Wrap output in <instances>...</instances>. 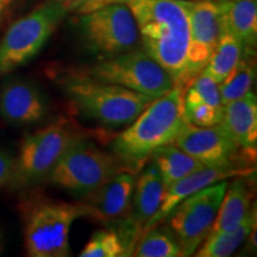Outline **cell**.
<instances>
[{
  "instance_id": "obj_4",
  "label": "cell",
  "mask_w": 257,
  "mask_h": 257,
  "mask_svg": "<svg viewBox=\"0 0 257 257\" xmlns=\"http://www.w3.org/2000/svg\"><path fill=\"white\" fill-rule=\"evenodd\" d=\"M64 93L78 110L105 126L130 124L154 99L123 86L85 78L68 70L60 79Z\"/></svg>"
},
{
  "instance_id": "obj_15",
  "label": "cell",
  "mask_w": 257,
  "mask_h": 257,
  "mask_svg": "<svg viewBox=\"0 0 257 257\" xmlns=\"http://www.w3.org/2000/svg\"><path fill=\"white\" fill-rule=\"evenodd\" d=\"M253 168L246 166H224V167H201L191 174L179 180L172 187H169L163 194L162 202L155 216L144 225L143 231L162 224L174 208L189 195L207 187V186L224 181L232 176H249Z\"/></svg>"
},
{
  "instance_id": "obj_28",
  "label": "cell",
  "mask_w": 257,
  "mask_h": 257,
  "mask_svg": "<svg viewBox=\"0 0 257 257\" xmlns=\"http://www.w3.org/2000/svg\"><path fill=\"white\" fill-rule=\"evenodd\" d=\"M16 175V159L0 149V188L14 187Z\"/></svg>"
},
{
  "instance_id": "obj_6",
  "label": "cell",
  "mask_w": 257,
  "mask_h": 257,
  "mask_svg": "<svg viewBox=\"0 0 257 257\" xmlns=\"http://www.w3.org/2000/svg\"><path fill=\"white\" fill-rule=\"evenodd\" d=\"M70 72L96 81L123 86L153 99L165 95L174 87L172 76L143 48H135L119 55L101 59L92 66L73 68Z\"/></svg>"
},
{
  "instance_id": "obj_24",
  "label": "cell",
  "mask_w": 257,
  "mask_h": 257,
  "mask_svg": "<svg viewBox=\"0 0 257 257\" xmlns=\"http://www.w3.org/2000/svg\"><path fill=\"white\" fill-rule=\"evenodd\" d=\"M256 69L252 57H242L232 73L219 83V92L221 104L242 98L246 93L251 91L255 81Z\"/></svg>"
},
{
  "instance_id": "obj_32",
  "label": "cell",
  "mask_w": 257,
  "mask_h": 257,
  "mask_svg": "<svg viewBox=\"0 0 257 257\" xmlns=\"http://www.w3.org/2000/svg\"><path fill=\"white\" fill-rule=\"evenodd\" d=\"M181 2H186V0H181Z\"/></svg>"
},
{
  "instance_id": "obj_27",
  "label": "cell",
  "mask_w": 257,
  "mask_h": 257,
  "mask_svg": "<svg viewBox=\"0 0 257 257\" xmlns=\"http://www.w3.org/2000/svg\"><path fill=\"white\" fill-rule=\"evenodd\" d=\"M184 117L186 123L195 126H211L220 123L223 117V106L216 107L204 102H184Z\"/></svg>"
},
{
  "instance_id": "obj_29",
  "label": "cell",
  "mask_w": 257,
  "mask_h": 257,
  "mask_svg": "<svg viewBox=\"0 0 257 257\" xmlns=\"http://www.w3.org/2000/svg\"><path fill=\"white\" fill-rule=\"evenodd\" d=\"M16 0H0V24L9 17Z\"/></svg>"
},
{
  "instance_id": "obj_23",
  "label": "cell",
  "mask_w": 257,
  "mask_h": 257,
  "mask_svg": "<svg viewBox=\"0 0 257 257\" xmlns=\"http://www.w3.org/2000/svg\"><path fill=\"white\" fill-rule=\"evenodd\" d=\"M242 57L243 47L240 42L232 35L224 32L202 72L217 83H221L232 73Z\"/></svg>"
},
{
  "instance_id": "obj_13",
  "label": "cell",
  "mask_w": 257,
  "mask_h": 257,
  "mask_svg": "<svg viewBox=\"0 0 257 257\" xmlns=\"http://www.w3.org/2000/svg\"><path fill=\"white\" fill-rule=\"evenodd\" d=\"M165 188L162 178L153 162L141 169L136 178L133 193L131 207L127 216L118 221V231L126 243L131 255L138 238L142 234L143 227L155 216L162 202Z\"/></svg>"
},
{
  "instance_id": "obj_26",
  "label": "cell",
  "mask_w": 257,
  "mask_h": 257,
  "mask_svg": "<svg viewBox=\"0 0 257 257\" xmlns=\"http://www.w3.org/2000/svg\"><path fill=\"white\" fill-rule=\"evenodd\" d=\"M184 102H204L216 107H221V98L219 83L211 79L206 73L201 70L185 88Z\"/></svg>"
},
{
  "instance_id": "obj_20",
  "label": "cell",
  "mask_w": 257,
  "mask_h": 257,
  "mask_svg": "<svg viewBox=\"0 0 257 257\" xmlns=\"http://www.w3.org/2000/svg\"><path fill=\"white\" fill-rule=\"evenodd\" d=\"M150 160L156 166L162 178L165 192L179 180L204 167L202 163L180 149L174 143L157 148L150 156Z\"/></svg>"
},
{
  "instance_id": "obj_30",
  "label": "cell",
  "mask_w": 257,
  "mask_h": 257,
  "mask_svg": "<svg viewBox=\"0 0 257 257\" xmlns=\"http://www.w3.org/2000/svg\"><path fill=\"white\" fill-rule=\"evenodd\" d=\"M59 2H61V3H64V4L69 5V9H70V6L74 5V4H76V3L81 2V0H59Z\"/></svg>"
},
{
  "instance_id": "obj_10",
  "label": "cell",
  "mask_w": 257,
  "mask_h": 257,
  "mask_svg": "<svg viewBox=\"0 0 257 257\" xmlns=\"http://www.w3.org/2000/svg\"><path fill=\"white\" fill-rule=\"evenodd\" d=\"M227 182L219 181L184 199L168 216V225L181 245L182 256L194 255L216 220Z\"/></svg>"
},
{
  "instance_id": "obj_21",
  "label": "cell",
  "mask_w": 257,
  "mask_h": 257,
  "mask_svg": "<svg viewBox=\"0 0 257 257\" xmlns=\"http://www.w3.org/2000/svg\"><path fill=\"white\" fill-rule=\"evenodd\" d=\"M256 227V208H250L244 219L232 231L207 236L206 239L194 252L198 257H226L236 251L237 248L251 234Z\"/></svg>"
},
{
  "instance_id": "obj_14",
  "label": "cell",
  "mask_w": 257,
  "mask_h": 257,
  "mask_svg": "<svg viewBox=\"0 0 257 257\" xmlns=\"http://www.w3.org/2000/svg\"><path fill=\"white\" fill-rule=\"evenodd\" d=\"M136 178V173L120 170L80 200L87 211L86 217L105 225L124 219L130 211Z\"/></svg>"
},
{
  "instance_id": "obj_1",
  "label": "cell",
  "mask_w": 257,
  "mask_h": 257,
  "mask_svg": "<svg viewBox=\"0 0 257 257\" xmlns=\"http://www.w3.org/2000/svg\"><path fill=\"white\" fill-rule=\"evenodd\" d=\"M111 3L127 6L136 19L146 53L172 76L174 85L187 87L191 82L187 73V0H81L70 10L85 14Z\"/></svg>"
},
{
  "instance_id": "obj_2",
  "label": "cell",
  "mask_w": 257,
  "mask_h": 257,
  "mask_svg": "<svg viewBox=\"0 0 257 257\" xmlns=\"http://www.w3.org/2000/svg\"><path fill=\"white\" fill-rule=\"evenodd\" d=\"M185 88L174 85L165 95L154 99L112 142L111 150L128 172L147 165L157 148L175 141L185 126Z\"/></svg>"
},
{
  "instance_id": "obj_11",
  "label": "cell",
  "mask_w": 257,
  "mask_h": 257,
  "mask_svg": "<svg viewBox=\"0 0 257 257\" xmlns=\"http://www.w3.org/2000/svg\"><path fill=\"white\" fill-rule=\"evenodd\" d=\"M189 80L204 69L224 34L219 10L214 0H187Z\"/></svg>"
},
{
  "instance_id": "obj_7",
  "label": "cell",
  "mask_w": 257,
  "mask_h": 257,
  "mask_svg": "<svg viewBox=\"0 0 257 257\" xmlns=\"http://www.w3.org/2000/svg\"><path fill=\"white\" fill-rule=\"evenodd\" d=\"M83 135L74 121L67 118L48 124L24 138L16 159L14 187H28L47 179L62 155Z\"/></svg>"
},
{
  "instance_id": "obj_5",
  "label": "cell",
  "mask_w": 257,
  "mask_h": 257,
  "mask_svg": "<svg viewBox=\"0 0 257 257\" xmlns=\"http://www.w3.org/2000/svg\"><path fill=\"white\" fill-rule=\"evenodd\" d=\"M120 170H126L113 153L87 138L73 144L47 176L55 187L82 200Z\"/></svg>"
},
{
  "instance_id": "obj_16",
  "label": "cell",
  "mask_w": 257,
  "mask_h": 257,
  "mask_svg": "<svg viewBox=\"0 0 257 257\" xmlns=\"http://www.w3.org/2000/svg\"><path fill=\"white\" fill-rule=\"evenodd\" d=\"M48 100L35 83L12 79L5 83L0 94V114L10 124L40 123L48 114Z\"/></svg>"
},
{
  "instance_id": "obj_25",
  "label": "cell",
  "mask_w": 257,
  "mask_h": 257,
  "mask_svg": "<svg viewBox=\"0 0 257 257\" xmlns=\"http://www.w3.org/2000/svg\"><path fill=\"white\" fill-rule=\"evenodd\" d=\"M131 256L126 243L115 227L95 231L80 252V257Z\"/></svg>"
},
{
  "instance_id": "obj_3",
  "label": "cell",
  "mask_w": 257,
  "mask_h": 257,
  "mask_svg": "<svg viewBox=\"0 0 257 257\" xmlns=\"http://www.w3.org/2000/svg\"><path fill=\"white\" fill-rule=\"evenodd\" d=\"M81 201L73 204L35 194L21 202L25 255L29 257H68L69 231L74 221L86 217Z\"/></svg>"
},
{
  "instance_id": "obj_9",
  "label": "cell",
  "mask_w": 257,
  "mask_h": 257,
  "mask_svg": "<svg viewBox=\"0 0 257 257\" xmlns=\"http://www.w3.org/2000/svg\"><path fill=\"white\" fill-rule=\"evenodd\" d=\"M79 27L85 46L100 59L138 48L140 30L126 5L111 3L81 14Z\"/></svg>"
},
{
  "instance_id": "obj_18",
  "label": "cell",
  "mask_w": 257,
  "mask_h": 257,
  "mask_svg": "<svg viewBox=\"0 0 257 257\" xmlns=\"http://www.w3.org/2000/svg\"><path fill=\"white\" fill-rule=\"evenodd\" d=\"M224 32L232 35L243 47V57H252L257 43L256 0H214Z\"/></svg>"
},
{
  "instance_id": "obj_8",
  "label": "cell",
  "mask_w": 257,
  "mask_h": 257,
  "mask_svg": "<svg viewBox=\"0 0 257 257\" xmlns=\"http://www.w3.org/2000/svg\"><path fill=\"white\" fill-rule=\"evenodd\" d=\"M69 5L49 0L18 19L0 41V74L24 66L43 49L69 11Z\"/></svg>"
},
{
  "instance_id": "obj_31",
  "label": "cell",
  "mask_w": 257,
  "mask_h": 257,
  "mask_svg": "<svg viewBox=\"0 0 257 257\" xmlns=\"http://www.w3.org/2000/svg\"><path fill=\"white\" fill-rule=\"evenodd\" d=\"M4 251V237H3V232L0 231V255Z\"/></svg>"
},
{
  "instance_id": "obj_17",
  "label": "cell",
  "mask_w": 257,
  "mask_h": 257,
  "mask_svg": "<svg viewBox=\"0 0 257 257\" xmlns=\"http://www.w3.org/2000/svg\"><path fill=\"white\" fill-rule=\"evenodd\" d=\"M240 149L255 156L257 147V99L250 91L223 105L219 123Z\"/></svg>"
},
{
  "instance_id": "obj_22",
  "label": "cell",
  "mask_w": 257,
  "mask_h": 257,
  "mask_svg": "<svg viewBox=\"0 0 257 257\" xmlns=\"http://www.w3.org/2000/svg\"><path fill=\"white\" fill-rule=\"evenodd\" d=\"M136 257H180L181 245L169 225H155L138 238L133 255Z\"/></svg>"
},
{
  "instance_id": "obj_19",
  "label": "cell",
  "mask_w": 257,
  "mask_h": 257,
  "mask_svg": "<svg viewBox=\"0 0 257 257\" xmlns=\"http://www.w3.org/2000/svg\"><path fill=\"white\" fill-rule=\"evenodd\" d=\"M251 200L252 189L245 179L240 178L230 185L227 184L216 220L208 236L236 229L251 208Z\"/></svg>"
},
{
  "instance_id": "obj_12",
  "label": "cell",
  "mask_w": 257,
  "mask_h": 257,
  "mask_svg": "<svg viewBox=\"0 0 257 257\" xmlns=\"http://www.w3.org/2000/svg\"><path fill=\"white\" fill-rule=\"evenodd\" d=\"M173 143L206 167L242 166L237 165L240 148L219 123L211 126L186 123Z\"/></svg>"
}]
</instances>
